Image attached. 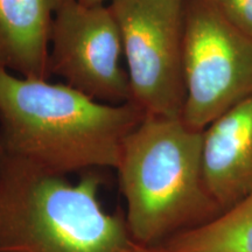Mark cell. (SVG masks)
<instances>
[{
  "instance_id": "4",
  "label": "cell",
  "mask_w": 252,
  "mask_h": 252,
  "mask_svg": "<svg viewBox=\"0 0 252 252\" xmlns=\"http://www.w3.org/2000/svg\"><path fill=\"white\" fill-rule=\"evenodd\" d=\"M184 75L181 119L195 131L252 96V39L213 0H184Z\"/></svg>"
},
{
  "instance_id": "11",
  "label": "cell",
  "mask_w": 252,
  "mask_h": 252,
  "mask_svg": "<svg viewBox=\"0 0 252 252\" xmlns=\"http://www.w3.org/2000/svg\"><path fill=\"white\" fill-rule=\"evenodd\" d=\"M128 252H163L156 247H146V245H141L135 243V242H132L130 249H128Z\"/></svg>"
},
{
  "instance_id": "8",
  "label": "cell",
  "mask_w": 252,
  "mask_h": 252,
  "mask_svg": "<svg viewBox=\"0 0 252 252\" xmlns=\"http://www.w3.org/2000/svg\"><path fill=\"white\" fill-rule=\"evenodd\" d=\"M72 0H0V68L48 80L49 34L59 9Z\"/></svg>"
},
{
  "instance_id": "5",
  "label": "cell",
  "mask_w": 252,
  "mask_h": 252,
  "mask_svg": "<svg viewBox=\"0 0 252 252\" xmlns=\"http://www.w3.org/2000/svg\"><path fill=\"white\" fill-rule=\"evenodd\" d=\"M109 5L121 28L131 102L146 116L181 118L184 0H110Z\"/></svg>"
},
{
  "instance_id": "9",
  "label": "cell",
  "mask_w": 252,
  "mask_h": 252,
  "mask_svg": "<svg viewBox=\"0 0 252 252\" xmlns=\"http://www.w3.org/2000/svg\"><path fill=\"white\" fill-rule=\"evenodd\" d=\"M163 252H252V193L214 216L156 247Z\"/></svg>"
},
{
  "instance_id": "7",
  "label": "cell",
  "mask_w": 252,
  "mask_h": 252,
  "mask_svg": "<svg viewBox=\"0 0 252 252\" xmlns=\"http://www.w3.org/2000/svg\"><path fill=\"white\" fill-rule=\"evenodd\" d=\"M203 180L220 210L252 193V96L204 128Z\"/></svg>"
},
{
  "instance_id": "2",
  "label": "cell",
  "mask_w": 252,
  "mask_h": 252,
  "mask_svg": "<svg viewBox=\"0 0 252 252\" xmlns=\"http://www.w3.org/2000/svg\"><path fill=\"white\" fill-rule=\"evenodd\" d=\"M100 169L76 182L0 147V252H128L125 214L99 200Z\"/></svg>"
},
{
  "instance_id": "10",
  "label": "cell",
  "mask_w": 252,
  "mask_h": 252,
  "mask_svg": "<svg viewBox=\"0 0 252 252\" xmlns=\"http://www.w3.org/2000/svg\"><path fill=\"white\" fill-rule=\"evenodd\" d=\"M230 24L252 39V0H213Z\"/></svg>"
},
{
  "instance_id": "3",
  "label": "cell",
  "mask_w": 252,
  "mask_h": 252,
  "mask_svg": "<svg viewBox=\"0 0 252 252\" xmlns=\"http://www.w3.org/2000/svg\"><path fill=\"white\" fill-rule=\"evenodd\" d=\"M202 132L181 118L145 116L126 138L117 172L135 243L158 247L220 210L203 180Z\"/></svg>"
},
{
  "instance_id": "12",
  "label": "cell",
  "mask_w": 252,
  "mask_h": 252,
  "mask_svg": "<svg viewBox=\"0 0 252 252\" xmlns=\"http://www.w3.org/2000/svg\"><path fill=\"white\" fill-rule=\"evenodd\" d=\"M78 1L82 2V4L88 5V6H93V5H100L105 2V0H78Z\"/></svg>"
},
{
  "instance_id": "1",
  "label": "cell",
  "mask_w": 252,
  "mask_h": 252,
  "mask_svg": "<svg viewBox=\"0 0 252 252\" xmlns=\"http://www.w3.org/2000/svg\"><path fill=\"white\" fill-rule=\"evenodd\" d=\"M145 116L132 102L103 103L68 84L0 68V147L47 171L117 169L126 138Z\"/></svg>"
},
{
  "instance_id": "6",
  "label": "cell",
  "mask_w": 252,
  "mask_h": 252,
  "mask_svg": "<svg viewBox=\"0 0 252 252\" xmlns=\"http://www.w3.org/2000/svg\"><path fill=\"white\" fill-rule=\"evenodd\" d=\"M121 28L110 5L72 0L59 9L49 34V74L108 104L131 102Z\"/></svg>"
}]
</instances>
